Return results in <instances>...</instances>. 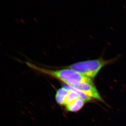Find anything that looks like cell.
<instances>
[{
    "label": "cell",
    "instance_id": "cell-1",
    "mask_svg": "<svg viewBox=\"0 0 126 126\" xmlns=\"http://www.w3.org/2000/svg\"><path fill=\"white\" fill-rule=\"evenodd\" d=\"M26 63L30 68L37 70L38 71L40 72V73L43 74L56 78L69 86H71L75 84L81 82L94 84L91 79L71 69L51 70L39 67L29 62H26Z\"/></svg>",
    "mask_w": 126,
    "mask_h": 126
},
{
    "label": "cell",
    "instance_id": "cell-5",
    "mask_svg": "<svg viewBox=\"0 0 126 126\" xmlns=\"http://www.w3.org/2000/svg\"><path fill=\"white\" fill-rule=\"evenodd\" d=\"M68 94V90L64 87L59 89L56 93L55 95L57 102L61 105L64 106Z\"/></svg>",
    "mask_w": 126,
    "mask_h": 126
},
{
    "label": "cell",
    "instance_id": "cell-4",
    "mask_svg": "<svg viewBox=\"0 0 126 126\" xmlns=\"http://www.w3.org/2000/svg\"><path fill=\"white\" fill-rule=\"evenodd\" d=\"M85 102L81 98H79L65 106V109L68 111L76 112L79 111L83 108Z\"/></svg>",
    "mask_w": 126,
    "mask_h": 126
},
{
    "label": "cell",
    "instance_id": "cell-3",
    "mask_svg": "<svg viewBox=\"0 0 126 126\" xmlns=\"http://www.w3.org/2000/svg\"><path fill=\"white\" fill-rule=\"evenodd\" d=\"M70 86L82 93L92 99H94L100 102L104 103V101L94 84L81 82Z\"/></svg>",
    "mask_w": 126,
    "mask_h": 126
},
{
    "label": "cell",
    "instance_id": "cell-2",
    "mask_svg": "<svg viewBox=\"0 0 126 126\" xmlns=\"http://www.w3.org/2000/svg\"><path fill=\"white\" fill-rule=\"evenodd\" d=\"M119 57L110 60H104L102 59L83 61L77 62L65 68L76 72L87 78L92 79L98 74L102 68L105 65L113 63Z\"/></svg>",
    "mask_w": 126,
    "mask_h": 126
}]
</instances>
